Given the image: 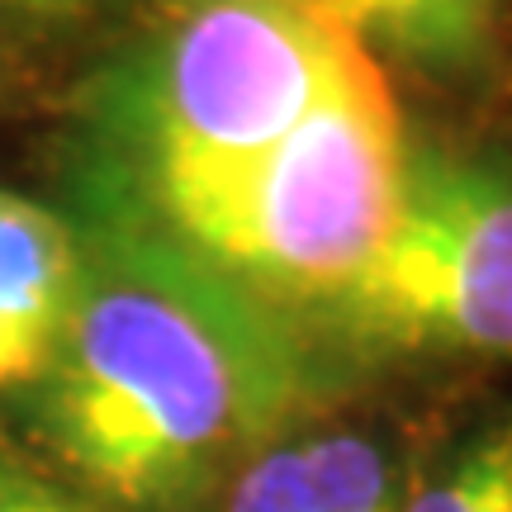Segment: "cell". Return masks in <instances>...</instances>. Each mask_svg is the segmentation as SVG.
I'll list each match as a JSON object with an SVG mask.
<instances>
[{
  "mask_svg": "<svg viewBox=\"0 0 512 512\" xmlns=\"http://www.w3.org/2000/svg\"><path fill=\"white\" fill-rule=\"evenodd\" d=\"M5 5L15 15L19 34L34 43V38H67L86 24H100L124 0H5Z\"/></svg>",
  "mask_w": 512,
  "mask_h": 512,
  "instance_id": "30bf717a",
  "label": "cell"
},
{
  "mask_svg": "<svg viewBox=\"0 0 512 512\" xmlns=\"http://www.w3.org/2000/svg\"><path fill=\"white\" fill-rule=\"evenodd\" d=\"M403 162L399 100L380 62L361 53L271 152L152 233L271 309H328L380 252Z\"/></svg>",
  "mask_w": 512,
  "mask_h": 512,
  "instance_id": "3957f363",
  "label": "cell"
},
{
  "mask_svg": "<svg viewBox=\"0 0 512 512\" xmlns=\"http://www.w3.org/2000/svg\"><path fill=\"white\" fill-rule=\"evenodd\" d=\"M479 512H512V465H508V475L498 479V489L489 498H484V508Z\"/></svg>",
  "mask_w": 512,
  "mask_h": 512,
  "instance_id": "7c38bea8",
  "label": "cell"
},
{
  "mask_svg": "<svg viewBox=\"0 0 512 512\" xmlns=\"http://www.w3.org/2000/svg\"><path fill=\"white\" fill-rule=\"evenodd\" d=\"M375 62L470 86L498 67L503 0H318Z\"/></svg>",
  "mask_w": 512,
  "mask_h": 512,
  "instance_id": "8992f818",
  "label": "cell"
},
{
  "mask_svg": "<svg viewBox=\"0 0 512 512\" xmlns=\"http://www.w3.org/2000/svg\"><path fill=\"white\" fill-rule=\"evenodd\" d=\"M313 512H403V479L375 437L332 427L299 441Z\"/></svg>",
  "mask_w": 512,
  "mask_h": 512,
  "instance_id": "52a82bcc",
  "label": "cell"
},
{
  "mask_svg": "<svg viewBox=\"0 0 512 512\" xmlns=\"http://www.w3.org/2000/svg\"><path fill=\"white\" fill-rule=\"evenodd\" d=\"M19 422L62 479L128 512H185L304 399L271 304L152 228L86 247L72 318Z\"/></svg>",
  "mask_w": 512,
  "mask_h": 512,
  "instance_id": "6da1fadb",
  "label": "cell"
},
{
  "mask_svg": "<svg viewBox=\"0 0 512 512\" xmlns=\"http://www.w3.org/2000/svg\"><path fill=\"white\" fill-rule=\"evenodd\" d=\"M0 512H110L100 498L76 489L57 470H38L34 460L0 441Z\"/></svg>",
  "mask_w": 512,
  "mask_h": 512,
  "instance_id": "9c48e42d",
  "label": "cell"
},
{
  "mask_svg": "<svg viewBox=\"0 0 512 512\" xmlns=\"http://www.w3.org/2000/svg\"><path fill=\"white\" fill-rule=\"evenodd\" d=\"M366 53L318 0H143L86 110L152 228L271 152Z\"/></svg>",
  "mask_w": 512,
  "mask_h": 512,
  "instance_id": "7a4b0ae2",
  "label": "cell"
},
{
  "mask_svg": "<svg viewBox=\"0 0 512 512\" xmlns=\"http://www.w3.org/2000/svg\"><path fill=\"white\" fill-rule=\"evenodd\" d=\"M323 318L375 351L512 356V162L408 147L380 252Z\"/></svg>",
  "mask_w": 512,
  "mask_h": 512,
  "instance_id": "277c9868",
  "label": "cell"
},
{
  "mask_svg": "<svg viewBox=\"0 0 512 512\" xmlns=\"http://www.w3.org/2000/svg\"><path fill=\"white\" fill-rule=\"evenodd\" d=\"M24 43H29V38L19 34L15 15H10V5L0 0V91H5V81H10V72H15V62H19V53H24Z\"/></svg>",
  "mask_w": 512,
  "mask_h": 512,
  "instance_id": "8fae6325",
  "label": "cell"
},
{
  "mask_svg": "<svg viewBox=\"0 0 512 512\" xmlns=\"http://www.w3.org/2000/svg\"><path fill=\"white\" fill-rule=\"evenodd\" d=\"M228 512H313L299 441L261 446L252 460H242L233 475Z\"/></svg>",
  "mask_w": 512,
  "mask_h": 512,
  "instance_id": "ba28073f",
  "label": "cell"
},
{
  "mask_svg": "<svg viewBox=\"0 0 512 512\" xmlns=\"http://www.w3.org/2000/svg\"><path fill=\"white\" fill-rule=\"evenodd\" d=\"M86 271V247L53 209L0 190V389L53 361Z\"/></svg>",
  "mask_w": 512,
  "mask_h": 512,
  "instance_id": "5b68a950",
  "label": "cell"
}]
</instances>
